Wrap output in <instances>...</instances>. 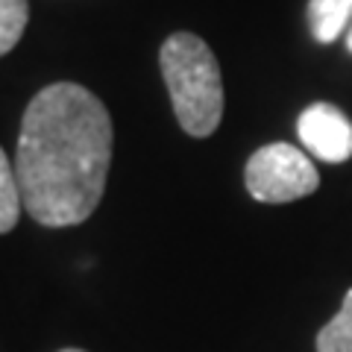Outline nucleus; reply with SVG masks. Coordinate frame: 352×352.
<instances>
[{
    "label": "nucleus",
    "mask_w": 352,
    "mask_h": 352,
    "mask_svg": "<svg viewBox=\"0 0 352 352\" xmlns=\"http://www.w3.org/2000/svg\"><path fill=\"white\" fill-rule=\"evenodd\" d=\"M112 162V118L76 82H53L21 120L15 173L27 214L41 226H76L94 214Z\"/></svg>",
    "instance_id": "obj_1"
},
{
    "label": "nucleus",
    "mask_w": 352,
    "mask_h": 352,
    "mask_svg": "<svg viewBox=\"0 0 352 352\" xmlns=\"http://www.w3.org/2000/svg\"><path fill=\"white\" fill-rule=\"evenodd\" d=\"M352 18V0H311L308 3V24L311 36L320 44H332Z\"/></svg>",
    "instance_id": "obj_5"
},
{
    "label": "nucleus",
    "mask_w": 352,
    "mask_h": 352,
    "mask_svg": "<svg viewBox=\"0 0 352 352\" xmlns=\"http://www.w3.org/2000/svg\"><path fill=\"white\" fill-rule=\"evenodd\" d=\"M346 47L352 50V30H349V36H346Z\"/></svg>",
    "instance_id": "obj_9"
},
{
    "label": "nucleus",
    "mask_w": 352,
    "mask_h": 352,
    "mask_svg": "<svg viewBox=\"0 0 352 352\" xmlns=\"http://www.w3.org/2000/svg\"><path fill=\"white\" fill-rule=\"evenodd\" d=\"M296 132L305 150L320 162L340 164L352 156V124L332 103H314L296 120Z\"/></svg>",
    "instance_id": "obj_4"
},
{
    "label": "nucleus",
    "mask_w": 352,
    "mask_h": 352,
    "mask_svg": "<svg viewBox=\"0 0 352 352\" xmlns=\"http://www.w3.org/2000/svg\"><path fill=\"white\" fill-rule=\"evenodd\" d=\"M159 62L179 126L194 138H208L223 118V80L212 47L194 32H173Z\"/></svg>",
    "instance_id": "obj_2"
},
{
    "label": "nucleus",
    "mask_w": 352,
    "mask_h": 352,
    "mask_svg": "<svg viewBox=\"0 0 352 352\" xmlns=\"http://www.w3.org/2000/svg\"><path fill=\"white\" fill-rule=\"evenodd\" d=\"M21 208H24V197H21L18 173L3 153V147H0V235L12 232V226L21 217Z\"/></svg>",
    "instance_id": "obj_6"
},
{
    "label": "nucleus",
    "mask_w": 352,
    "mask_h": 352,
    "mask_svg": "<svg viewBox=\"0 0 352 352\" xmlns=\"http://www.w3.org/2000/svg\"><path fill=\"white\" fill-rule=\"evenodd\" d=\"M30 18L27 0H0V56H6L24 36Z\"/></svg>",
    "instance_id": "obj_8"
},
{
    "label": "nucleus",
    "mask_w": 352,
    "mask_h": 352,
    "mask_svg": "<svg viewBox=\"0 0 352 352\" xmlns=\"http://www.w3.org/2000/svg\"><path fill=\"white\" fill-rule=\"evenodd\" d=\"M317 352H352V288L340 302V311L317 335Z\"/></svg>",
    "instance_id": "obj_7"
},
{
    "label": "nucleus",
    "mask_w": 352,
    "mask_h": 352,
    "mask_svg": "<svg viewBox=\"0 0 352 352\" xmlns=\"http://www.w3.org/2000/svg\"><path fill=\"white\" fill-rule=\"evenodd\" d=\"M59 352H85V349H59Z\"/></svg>",
    "instance_id": "obj_10"
},
{
    "label": "nucleus",
    "mask_w": 352,
    "mask_h": 352,
    "mask_svg": "<svg viewBox=\"0 0 352 352\" xmlns=\"http://www.w3.org/2000/svg\"><path fill=\"white\" fill-rule=\"evenodd\" d=\"M244 182L258 203H294L314 194L320 185L314 162L294 144H267L247 162Z\"/></svg>",
    "instance_id": "obj_3"
}]
</instances>
